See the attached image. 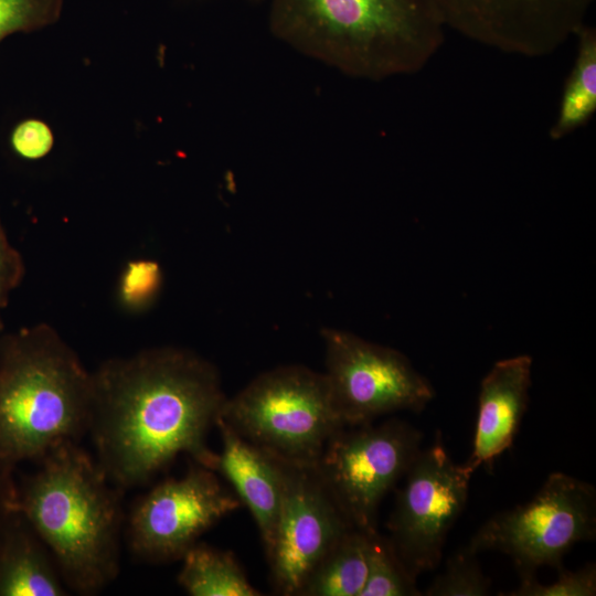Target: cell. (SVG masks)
<instances>
[{"label": "cell", "mask_w": 596, "mask_h": 596, "mask_svg": "<svg viewBox=\"0 0 596 596\" xmlns=\"http://www.w3.org/2000/svg\"><path fill=\"white\" fill-rule=\"evenodd\" d=\"M17 482V510L52 554L67 588L93 595L119 573L124 490L77 441L36 461Z\"/></svg>", "instance_id": "cell-2"}, {"label": "cell", "mask_w": 596, "mask_h": 596, "mask_svg": "<svg viewBox=\"0 0 596 596\" xmlns=\"http://www.w3.org/2000/svg\"><path fill=\"white\" fill-rule=\"evenodd\" d=\"M445 28L510 54L547 55L585 24L594 0H428Z\"/></svg>", "instance_id": "cell-12"}, {"label": "cell", "mask_w": 596, "mask_h": 596, "mask_svg": "<svg viewBox=\"0 0 596 596\" xmlns=\"http://www.w3.org/2000/svg\"><path fill=\"white\" fill-rule=\"evenodd\" d=\"M575 36L576 57L549 131V138L554 141L564 139L587 125L596 113V30L583 24Z\"/></svg>", "instance_id": "cell-16"}, {"label": "cell", "mask_w": 596, "mask_h": 596, "mask_svg": "<svg viewBox=\"0 0 596 596\" xmlns=\"http://www.w3.org/2000/svg\"><path fill=\"white\" fill-rule=\"evenodd\" d=\"M64 0H0V42L17 32H33L56 23Z\"/></svg>", "instance_id": "cell-22"}, {"label": "cell", "mask_w": 596, "mask_h": 596, "mask_svg": "<svg viewBox=\"0 0 596 596\" xmlns=\"http://www.w3.org/2000/svg\"><path fill=\"white\" fill-rule=\"evenodd\" d=\"M17 511V482L13 469L0 465V536Z\"/></svg>", "instance_id": "cell-26"}, {"label": "cell", "mask_w": 596, "mask_h": 596, "mask_svg": "<svg viewBox=\"0 0 596 596\" xmlns=\"http://www.w3.org/2000/svg\"><path fill=\"white\" fill-rule=\"evenodd\" d=\"M67 589L44 542L17 511L0 536V596H63Z\"/></svg>", "instance_id": "cell-15"}, {"label": "cell", "mask_w": 596, "mask_h": 596, "mask_svg": "<svg viewBox=\"0 0 596 596\" xmlns=\"http://www.w3.org/2000/svg\"><path fill=\"white\" fill-rule=\"evenodd\" d=\"M557 579L552 584L538 583L535 576H522L519 587L508 596H594L596 594V566L590 563L577 571L560 566Z\"/></svg>", "instance_id": "cell-23"}, {"label": "cell", "mask_w": 596, "mask_h": 596, "mask_svg": "<svg viewBox=\"0 0 596 596\" xmlns=\"http://www.w3.org/2000/svg\"><path fill=\"white\" fill-rule=\"evenodd\" d=\"M490 579L482 573L476 555L465 547L447 560L445 570L436 576L426 596H485L490 590Z\"/></svg>", "instance_id": "cell-20"}, {"label": "cell", "mask_w": 596, "mask_h": 596, "mask_svg": "<svg viewBox=\"0 0 596 596\" xmlns=\"http://www.w3.org/2000/svg\"><path fill=\"white\" fill-rule=\"evenodd\" d=\"M531 374L532 358L523 354L496 362L482 379L472 450L464 464L472 473L512 446L528 407Z\"/></svg>", "instance_id": "cell-13"}, {"label": "cell", "mask_w": 596, "mask_h": 596, "mask_svg": "<svg viewBox=\"0 0 596 596\" xmlns=\"http://www.w3.org/2000/svg\"><path fill=\"white\" fill-rule=\"evenodd\" d=\"M422 434L400 419L345 426L327 443L313 465L354 530L372 533L384 496L421 451Z\"/></svg>", "instance_id": "cell-7"}, {"label": "cell", "mask_w": 596, "mask_h": 596, "mask_svg": "<svg viewBox=\"0 0 596 596\" xmlns=\"http://www.w3.org/2000/svg\"><path fill=\"white\" fill-rule=\"evenodd\" d=\"M269 25L305 55L369 81L424 68L446 29L428 0H270Z\"/></svg>", "instance_id": "cell-3"}, {"label": "cell", "mask_w": 596, "mask_h": 596, "mask_svg": "<svg viewBox=\"0 0 596 596\" xmlns=\"http://www.w3.org/2000/svg\"><path fill=\"white\" fill-rule=\"evenodd\" d=\"M596 533V491L575 477L551 473L526 503L486 521L465 547L477 555L485 551L511 557L520 577L541 566H562L564 554Z\"/></svg>", "instance_id": "cell-6"}, {"label": "cell", "mask_w": 596, "mask_h": 596, "mask_svg": "<svg viewBox=\"0 0 596 596\" xmlns=\"http://www.w3.org/2000/svg\"><path fill=\"white\" fill-rule=\"evenodd\" d=\"M369 535L349 530L312 570L299 596H360L368 577Z\"/></svg>", "instance_id": "cell-17"}, {"label": "cell", "mask_w": 596, "mask_h": 596, "mask_svg": "<svg viewBox=\"0 0 596 596\" xmlns=\"http://www.w3.org/2000/svg\"><path fill=\"white\" fill-rule=\"evenodd\" d=\"M181 560L178 584L191 596L262 595L230 551L198 542Z\"/></svg>", "instance_id": "cell-18"}, {"label": "cell", "mask_w": 596, "mask_h": 596, "mask_svg": "<svg viewBox=\"0 0 596 596\" xmlns=\"http://www.w3.org/2000/svg\"><path fill=\"white\" fill-rule=\"evenodd\" d=\"M321 336L323 373L344 426L368 424L397 411L421 412L434 398L430 383L400 351L334 328H324Z\"/></svg>", "instance_id": "cell-8"}, {"label": "cell", "mask_w": 596, "mask_h": 596, "mask_svg": "<svg viewBox=\"0 0 596 596\" xmlns=\"http://www.w3.org/2000/svg\"><path fill=\"white\" fill-rule=\"evenodd\" d=\"M93 372L45 323L0 336V465L38 461L87 434Z\"/></svg>", "instance_id": "cell-4"}, {"label": "cell", "mask_w": 596, "mask_h": 596, "mask_svg": "<svg viewBox=\"0 0 596 596\" xmlns=\"http://www.w3.org/2000/svg\"><path fill=\"white\" fill-rule=\"evenodd\" d=\"M471 475L440 441L421 449L404 475L387 539L415 578L439 563L447 533L466 505Z\"/></svg>", "instance_id": "cell-10"}, {"label": "cell", "mask_w": 596, "mask_h": 596, "mask_svg": "<svg viewBox=\"0 0 596 596\" xmlns=\"http://www.w3.org/2000/svg\"><path fill=\"white\" fill-rule=\"evenodd\" d=\"M163 281L160 265L150 259L126 264L118 283L119 305L129 312H142L157 299Z\"/></svg>", "instance_id": "cell-21"}, {"label": "cell", "mask_w": 596, "mask_h": 596, "mask_svg": "<svg viewBox=\"0 0 596 596\" xmlns=\"http://www.w3.org/2000/svg\"><path fill=\"white\" fill-rule=\"evenodd\" d=\"M247 441L288 461L315 465L328 440L345 427L324 373L281 365L227 397L219 416Z\"/></svg>", "instance_id": "cell-5"}, {"label": "cell", "mask_w": 596, "mask_h": 596, "mask_svg": "<svg viewBox=\"0 0 596 596\" xmlns=\"http://www.w3.org/2000/svg\"><path fill=\"white\" fill-rule=\"evenodd\" d=\"M24 273L22 255L9 242L0 219V331L3 328L1 311L7 307L11 291L21 284Z\"/></svg>", "instance_id": "cell-25"}, {"label": "cell", "mask_w": 596, "mask_h": 596, "mask_svg": "<svg viewBox=\"0 0 596 596\" xmlns=\"http://www.w3.org/2000/svg\"><path fill=\"white\" fill-rule=\"evenodd\" d=\"M10 146L13 152L24 160H40L53 149L54 134L45 121L26 118L12 129Z\"/></svg>", "instance_id": "cell-24"}, {"label": "cell", "mask_w": 596, "mask_h": 596, "mask_svg": "<svg viewBox=\"0 0 596 596\" xmlns=\"http://www.w3.org/2000/svg\"><path fill=\"white\" fill-rule=\"evenodd\" d=\"M226 398L217 369L192 351L160 347L109 359L93 372L87 434L96 460L124 491L180 454L215 470L206 437Z\"/></svg>", "instance_id": "cell-1"}, {"label": "cell", "mask_w": 596, "mask_h": 596, "mask_svg": "<svg viewBox=\"0 0 596 596\" xmlns=\"http://www.w3.org/2000/svg\"><path fill=\"white\" fill-rule=\"evenodd\" d=\"M368 577L360 596H419L416 578L409 574L387 538L368 533Z\"/></svg>", "instance_id": "cell-19"}, {"label": "cell", "mask_w": 596, "mask_h": 596, "mask_svg": "<svg viewBox=\"0 0 596 596\" xmlns=\"http://www.w3.org/2000/svg\"><path fill=\"white\" fill-rule=\"evenodd\" d=\"M241 505L215 470L193 461L181 478L161 481L134 503L127 544L142 561L181 560L204 532Z\"/></svg>", "instance_id": "cell-9"}, {"label": "cell", "mask_w": 596, "mask_h": 596, "mask_svg": "<svg viewBox=\"0 0 596 596\" xmlns=\"http://www.w3.org/2000/svg\"><path fill=\"white\" fill-rule=\"evenodd\" d=\"M279 461L283 498L273 543L265 554L275 592L299 596L312 570L352 528L313 465Z\"/></svg>", "instance_id": "cell-11"}, {"label": "cell", "mask_w": 596, "mask_h": 596, "mask_svg": "<svg viewBox=\"0 0 596 596\" xmlns=\"http://www.w3.org/2000/svg\"><path fill=\"white\" fill-rule=\"evenodd\" d=\"M215 426L222 440L215 471L228 481L251 512L266 553L273 543L283 498L279 458L241 437L220 417Z\"/></svg>", "instance_id": "cell-14"}]
</instances>
